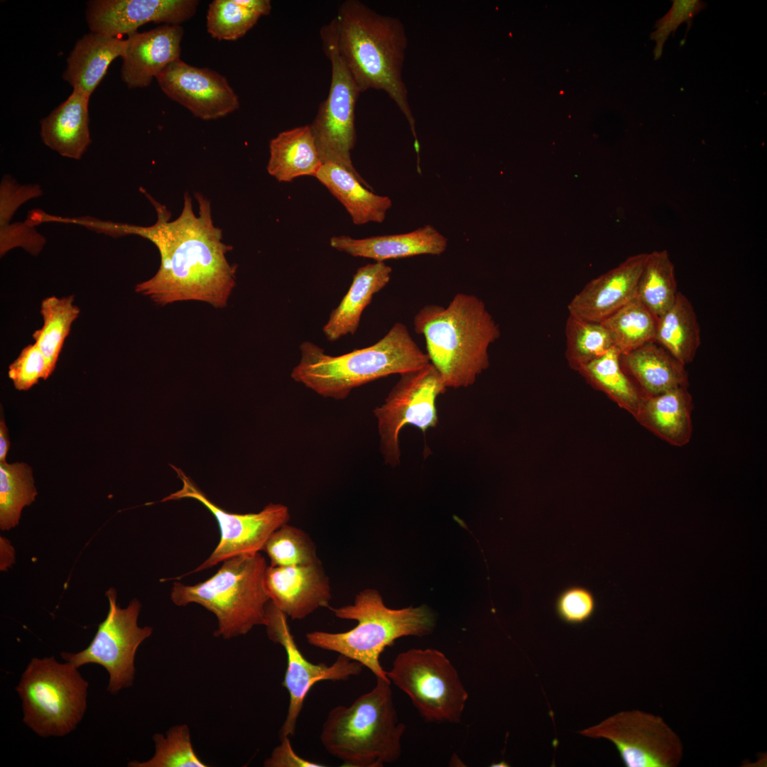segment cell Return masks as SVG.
I'll use <instances>...</instances> for the list:
<instances>
[{
  "label": "cell",
  "instance_id": "14",
  "mask_svg": "<svg viewBox=\"0 0 767 767\" xmlns=\"http://www.w3.org/2000/svg\"><path fill=\"white\" fill-rule=\"evenodd\" d=\"M172 467L181 479L183 487L162 501L185 498L198 501L215 517L220 531L219 543L208 558L194 570L176 579L210 568L236 555L263 550L271 533L290 519L289 508L281 504L270 503L257 513H229L212 502L180 469Z\"/></svg>",
  "mask_w": 767,
  "mask_h": 767
},
{
  "label": "cell",
  "instance_id": "13",
  "mask_svg": "<svg viewBox=\"0 0 767 767\" xmlns=\"http://www.w3.org/2000/svg\"><path fill=\"white\" fill-rule=\"evenodd\" d=\"M579 733L611 741L626 767H676L683 756L678 734L660 716L641 710L618 712Z\"/></svg>",
  "mask_w": 767,
  "mask_h": 767
},
{
  "label": "cell",
  "instance_id": "29",
  "mask_svg": "<svg viewBox=\"0 0 767 767\" xmlns=\"http://www.w3.org/2000/svg\"><path fill=\"white\" fill-rule=\"evenodd\" d=\"M654 342L685 366L695 359L701 343L700 327L692 303L681 292L658 317Z\"/></svg>",
  "mask_w": 767,
  "mask_h": 767
},
{
  "label": "cell",
  "instance_id": "25",
  "mask_svg": "<svg viewBox=\"0 0 767 767\" xmlns=\"http://www.w3.org/2000/svg\"><path fill=\"white\" fill-rule=\"evenodd\" d=\"M692 397L687 386L643 396L636 413L639 420L656 435L674 446L691 439Z\"/></svg>",
  "mask_w": 767,
  "mask_h": 767
},
{
  "label": "cell",
  "instance_id": "32",
  "mask_svg": "<svg viewBox=\"0 0 767 767\" xmlns=\"http://www.w3.org/2000/svg\"><path fill=\"white\" fill-rule=\"evenodd\" d=\"M678 292L669 253L666 250L648 253L636 297L658 318L673 305Z\"/></svg>",
  "mask_w": 767,
  "mask_h": 767
},
{
  "label": "cell",
  "instance_id": "30",
  "mask_svg": "<svg viewBox=\"0 0 767 767\" xmlns=\"http://www.w3.org/2000/svg\"><path fill=\"white\" fill-rule=\"evenodd\" d=\"M43 326L32 334L34 343L43 354L50 375L55 369L64 342L80 310L74 304V295L62 298L55 295L41 301Z\"/></svg>",
  "mask_w": 767,
  "mask_h": 767
},
{
  "label": "cell",
  "instance_id": "6",
  "mask_svg": "<svg viewBox=\"0 0 767 767\" xmlns=\"http://www.w3.org/2000/svg\"><path fill=\"white\" fill-rule=\"evenodd\" d=\"M329 609L339 619L356 621L357 626L339 633L310 631L306 634L307 642L355 660L369 669L376 678L389 682L380 663L385 648L401 637L430 633L435 623L427 606L390 609L374 589L360 592L353 604Z\"/></svg>",
  "mask_w": 767,
  "mask_h": 767
},
{
  "label": "cell",
  "instance_id": "33",
  "mask_svg": "<svg viewBox=\"0 0 767 767\" xmlns=\"http://www.w3.org/2000/svg\"><path fill=\"white\" fill-rule=\"evenodd\" d=\"M621 354L612 348L580 369L619 405L636 414L643 395L622 368Z\"/></svg>",
  "mask_w": 767,
  "mask_h": 767
},
{
  "label": "cell",
  "instance_id": "23",
  "mask_svg": "<svg viewBox=\"0 0 767 767\" xmlns=\"http://www.w3.org/2000/svg\"><path fill=\"white\" fill-rule=\"evenodd\" d=\"M126 40L119 37L90 32L75 43L67 59L62 75L73 89L91 96L105 76L109 66L123 56Z\"/></svg>",
  "mask_w": 767,
  "mask_h": 767
},
{
  "label": "cell",
  "instance_id": "36",
  "mask_svg": "<svg viewBox=\"0 0 767 767\" xmlns=\"http://www.w3.org/2000/svg\"><path fill=\"white\" fill-rule=\"evenodd\" d=\"M271 566L310 565L321 562L316 545L302 529L283 525L273 531L263 547Z\"/></svg>",
  "mask_w": 767,
  "mask_h": 767
},
{
  "label": "cell",
  "instance_id": "34",
  "mask_svg": "<svg viewBox=\"0 0 767 767\" xmlns=\"http://www.w3.org/2000/svg\"><path fill=\"white\" fill-rule=\"evenodd\" d=\"M38 492L32 468L24 462H0V528L16 526L23 507L35 501Z\"/></svg>",
  "mask_w": 767,
  "mask_h": 767
},
{
  "label": "cell",
  "instance_id": "24",
  "mask_svg": "<svg viewBox=\"0 0 767 767\" xmlns=\"http://www.w3.org/2000/svg\"><path fill=\"white\" fill-rule=\"evenodd\" d=\"M391 272V267L384 262L368 263L357 270L347 293L322 328L328 341L334 342L348 334H355L363 311L371 303L373 295L388 284Z\"/></svg>",
  "mask_w": 767,
  "mask_h": 767
},
{
  "label": "cell",
  "instance_id": "2",
  "mask_svg": "<svg viewBox=\"0 0 767 767\" xmlns=\"http://www.w3.org/2000/svg\"><path fill=\"white\" fill-rule=\"evenodd\" d=\"M332 21L339 54L361 92L374 89L389 96L410 126L418 153L415 121L403 80L408 46L403 23L359 0L342 3Z\"/></svg>",
  "mask_w": 767,
  "mask_h": 767
},
{
  "label": "cell",
  "instance_id": "8",
  "mask_svg": "<svg viewBox=\"0 0 767 767\" xmlns=\"http://www.w3.org/2000/svg\"><path fill=\"white\" fill-rule=\"evenodd\" d=\"M88 686L68 662L60 663L53 656L32 658L16 687L24 723L43 737L69 734L83 717Z\"/></svg>",
  "mask_w": 767,
  "mask_h": 767
},
{
  "label": "cell",
  "instance_id": "43",
  "mask_svg": "<svg viewBox=\"0 0 767 767\" xmlns=\"http://www.w3.org/2000/svg\"><path fill=\"white\" fill-rule=\"evenodd\" d=\"M42 193L38 185H20L10 176L5 175L0 186V225L9 223L21 205Z\"/></svg>",
  "mask_w": 767,
  "mask_h": 767
},
{
  "label": "cell",
  "instance_id": "26",
  "mask_svg": "<svg viewBox=\"0 0 767 767\" xmlns=\"http://www.w3.org/2000/svg\"><path fill=\"white\" fill-rule=\"evenodd\" d=\"M625 372L632 376L643 396L687 386L685 366L656 342L621 354Z\"/></svg>",
  "mask_w": 767,
  "mask_h": 767
},
{
  "label": "cell",
  "instance_id": "12",
  "mask_svg": "<svg viewBox=\"0 0 767 767\" xmlns=\"http://www.w3.org/2000/svg\"><path fill=\"white\" fill-rule=\"evenodd\" d=\"M109 609L106 619L88 647L77 653L62 652V658L76 668L87 663L103 666L109 675L107 690L116 694L132 685L135 675V655L138 647L153 632L151 626L138 625L141 604L132 599L124 609L116 604V592H106Z\"/></svg>",
  "mask_w": 767,
  "mask_h": 767
},
{
  "label": "cell",
  "instance_id": "40",
  "mask_svg": "<svg viewBox=\"0 0 767 767\" xmlns=\"http://www.w3.org/2000/svg\"><path fill=\"white\" fill-rule=\"evenodd\" d=\"M672 2L671 8L656 22V30L651 34V38L656 43L655 60L661 57L664 44L670 33H674L683 23L690 26L693 18L707 6V3L700 0H674Z\"/></svg>",
  "mask_w": 767,
  "mask_h": 767
},
{
  "label": "cell",
  "instance_id": "4",
  "mask_svg": "<svg viewBox=\"0 0 767 767\" xmlns=\"http://www.w3.org/2000/svg\"><path fill=\"white\" fill-rule=\"evenodd\" d=\"M301 359L291 378L324 398H346L351 391L391 374L430 363L407 327L396 322L376 343L340 356H330L309 341L300 345Z\"/></svg>",
  "mask_w": 767,
  "mask_h": 767
},
{
  "label": "cell",
  "instance_id": "17",
  "mask_svg": "<svg viewBox=\"0 0 767 767\" xmlns=\"http://www.w3.org/2000/svg\"><path fill=\"white\" fill-rule=\"evenodd\" d=\"M195 0H92L86 19L91 32L128 36L149 22L179 25L196 12Z\"/></svg>",
  "mask_w": 767,
  "mask_h": 767
},
{
  "label": "cell",
  "instance_id": "18",
  "mask_svg": "<svg viewBox=\"0 0 767 767\" xmlns=\"http://www.w3.org/2000/svg\"><path fill=\"white\" fill-rule=\"evenodd\" d=\"M264 585L270 601L293 620L303 619L320 608L330 607L331 586L321 562L268 565Z\"/></svg>",
  "mask_w": 767,
  "mask_h": 767
},
{
  "label": "cell",
  "instance_id": "35",
  "mask_svg": "<svg viewBox=\"0 0 767 767\" xmlns=\"http://www.w3.org/2000/svg\"><path fill=\"white\" fill-rule=\"evenodd\" d=\"M565 333L566 357L578 369L614 348L610 334L601 322L569 313Z\"/></svg>",
  "mask_w": 767,
  "mask_h": 767
},
{
  "label": "cell",
  "instance_id": "9",
  "mask_svg": "<svg viewBox=\"0 0 767 767\" xmlns=\"http://www.w3.org/2000/svg\"><path fill=\"white\" fill-rule=\"evenodd\" d=\"M386 675L427 721L461 722L468 693L443 653L433 648L401 652Z\"/></svg>",
  "mask_w": 767,
  "mask_h": 767
},
{
  "label": "cell",
  "instance_id": "46",
  "mask_svg": "<svg viewBox=\"0 0 767 767\" xmlns=\"http://www.w3.org/2000/svg\"><path fill=\"white\" fill-rule=\"evenodd\" d=\"M10 447L9 430L2 415L0 420V462H6Z\"/></svg>",
  "mask_w": 767,
  "mask_h": 767
},
{
  "label": "cell",
  "instance_id": "19",
  "mask_svg": "<svg viewBox=\"0 0 767 767\" xmlns=\"http://www.w3.org/2000/svg\"><path fill=\"white\" fill-rule=\"evenodd\" d=\"M648 255L642 253L631 256L592 280L572 298L567 305L569 313L601 322L636 297Z\"/></svg>",
  "mask_w": 767,
  "mask_h": 767
},
{
  "label": "cell",
  "instance_id": "42",
  "mask_svg": "<svg viewBox=\"0 0 767 767\" xmlns=\"http://www.w3.org/2000/svg\"><path fill=\"white\" fill-rule=\"evenodd\" d=\"M0 254L4 256L13 248L21 247L32 255L43 249L45 238L26 222L9 223L0 227Z\"/></svg>",
  "mask_w": 767,
  "mask_h": 767
},
{
  "label": "cell",
  "instance_id": "28",
  "mask_svg": "<svg viewBox=\"0 0 767 767\" xmlns=\"http://www.w3.org/2000/svg\"><path fill=\"white\" fill-rule=\"evenodd\" d=\"M268 173L279 182L315 177L322 164L310 125L279 133L269 143Z\"/></svg>",
  "mask_w": 767,
  "mask_h": 767
},
{
  "label": "cell",
  "instance_id": "10",
  "mask_svg": "<svg viewBox=\"0 0 767 767\" xmlns=\"http://www.w3.org/2000/svg\"><path fill=\"white\" fill-rule=\"evenodd\" d=\"M320 37L331 63V82L328 95L310 127L322 163L344 167L371 188L356 170L351 158L357 140L355 108L361 91L339 54L332 20L322 27Z\"/></svg>",
  "mask_w": 767,
  "mask_h": 767
},
{
  "label": "cell",
  "instance_id": "5",
  "mask_svg": "<svg viewBox=\"0 0 767 767\" xmlns=\"http://www.w3.org/2000/svg\"><path fill=\"white\" fill-rule=\"evenodd\" d=\"M391 684L376 678L371 691L328 712L320 741L344 766L380 767L400 758L406 726L399 722Z\"/></svg>",
  "mask_w": 767,
  "mask_h": 767
},
{
  "label": "cell",
  "instance_id": "1",
  "mask_svg": "<svg viewBox=\"0 0 767 767\" xmlns=\"http://www.w3.org/2000/svg\"><path fill=\"white\" fill-rule=\"evenodd\" d=\"M155 207L156 222L138 226L81 217L78 224L97 233L114 237L137 235L152 242L161 256L160 267L151 278L138 283L136 293L155 303L165 305L184 300H198L215 308L227 305L236 285V266L226 257L232 247L222 241V230L214 225L210 202L195 193L199 211L185 193L180 214L170 221V212L144 192Z\"/></svg>",
  "mask_w": 767,
  "mask_h": 767
},
{
  "label": "cell",
  "instance_id": "21",
  "mask_svg": "<svg viewBox=\"0 0 767 767\" xmlns=\"http://www.w3.org/2000/svg\"><path fill=\"white\" fill-rule=\"evenodd\" d=\"M330 246L352 256L372 259L376 262L417 255H440L447 247V239L428 224L410 232L354 239L334 236Z\"/></svg>",
  "mask_w": 767,
  "mask_h": 767
},
{
  "label": "cell",
  "instance_id": "11",
  "mask_svg": "<svg viewBox=\"0 0 767 767\" xmlns=\"http://www.w3.org/2000/svg\"><path fill=\"white\" fill-rule=\"evenodd\" d=\"M384 403L374 410L378 420L380 450L386 464H399V433L406 425L425 433L438 423L436 400L447 388L440 374L430 362L419 369L402 373Z\"/></svg>",
  "mask_w": 767,
  "mask_h": 767
},
{
  "label": "cell",
  "instance_id": "15",
  "mask_svg": "<svg viewBox=\"0 0 767 767\" xmlns=\"http://www.w3.org/2000/svg\"><path fill=\"white\" fill-rule=\"evenodd\" d=\"M265 626L269 639L281 645L286 653L287 667L282 685L288 692L289 704L279 737H291L295 733L298 717L311 688L320 681L346 680L358 675L363 665L342 655L330 665L309 661L298 647L288 617L271 601L266 606Z\"/></svg>",
  "mask_w": 767,
  "mask_h": 767
},
{
  "label": "cell",
  "instance_id": "16",
  "mask_svg": "<svg viewBox=\"0 0 767 767\" xmlns=\"http://www.w3.org/2000/svg\"><path fill=\"white\" fill-rule=\"evenodd\" d=\"M163 92L203 120L224 117L239 107V99L227 78L207 67H197L180 59L170 64L156 78Z\"/></svg>",
  "mask_w": 767,
  "mask_h": 767
},
{
  "label": "cell",
  "instance_id": "3",
  "mask_svg": "<svg viewBox=\"0 0 767 767\" xmlns=\"http://www.w3.org/2000/svg\"><path fill=\"white\" fill-rule=\"evenodd\" d=\"M430 362L446 388H467L489 366V348L501 336L499 325L477 296L456 294L447 307L426 305L415 315Z\"/></svg>",
  "mask_w": 767,
  "mask_h": 767
},
{
  "label": "cell",
  "instance_id": "44",
  "mask_svg": "<svg viewBox=\"0 0 767 767\" xmlns=\"http://www.w3.org/2000/svg\"><path fill=\"white\" fill-rule=\"evenodd\" d=\"M281 739V744L272 751L263 763L266 767H324L325 765L305 759L293 750L290 737Z\"/></svg>",
  "mask_w": 767,
  "mask_h": 767
},
{
  "label": "cell",
  "instance_id": "39",
  "mask_svg": "<svg viewBox=\"0 0 767 767\" xmlns=\"http://www.w3.org/2000/svg\"><path fill=\"white\" fill-rule=\"evenodd\" d=\"M8 375L14 388L27 391L43 379L50 377L46 359L35 344L26 346L17 358L9 365Z\"/></svg>",
  "mask_w": 767,
  "mask_h": 767
},
{
  "label": "cell",
  "instance_id": "41",
  "mask_svg": "<svg viewBox=\"0 0 767 767\" xmlns=\"http://www.w3.org/2000/svg\"><path fill=\"white\" fill-rule=\"evenodd\" d=\"M595 607L593 594L580 586H572L565 589L560 594L555 603V610L560 619L572 625L588 621L594 614Z\"/></svg>",
  "mask_w": 767,
  "mask_h": 767
},
{
  "label": "cell",
  "instance_id": "45",
  "mask_svg": "<svg viewBox=\"0 0 767 767\" xmlns=\"http://www.w3.org/2000/svg\"><path fill=\"white\" fill-rule=\"evenodd\" d=\"M238 2L258 16H267L271 11L269 0H237Z\"/></svg>",
  "mask_w": 767,
  "mask_h": 767
},
{
  "label": "cell",
  "instance_id": "38",
  "mask_svg": "<svg viewBox=\"0 0 767 767\" xmlns=\"http://www.w3.org/2000/svg\"><path fill=\"white\" fill-rule=\"evenodd\" d=\"M260 17L237 0H214L207 14V30L216 39L235 40L243 37Z\"/></svg>",
  "mask_w": 767,
  "mask_h": 767
},
{
  "label": "cell",
  "instance_id": "37",
  "mask_svg": "<svg viewBox=\"0 0 767 767\" xmlns=\"http://www.w3.org/2000/svg\"><path fill=\"white\" fill-rule=\"evenodd\" d=\"M155 754L146 761H133L131 767H207L195 752L186 724H178L170 728L165 734H156L153 736Z\"/></svg>",
  "mask_w": 767,
  "mask_h": 767
},
{
  "label": "cell",
  "instance_id": "31",
  "mask_svg": "<svg viewBox=\"0 0 767 767\" xmlns=\"http://www.w3.org/2000/svg\"><path fill=\"white\" fill-rule=\"evenodd\" d=\"M658 318L635 297L601 323L621 354L655 341Z\"/></svg>",
  "mask_w": 767,
  "mask_h": 767
},
{
  "label": "cell",
  "instance_id": "27",
  "mask_svg": "<svg viewBox=\"0 0 767 767\" xmlns=\"http://www.w3.org/2000/svg\"><path fill=\"white\" fill-rule=\"evenodd\" d=\"M344 205L353 223L382 222L392 202L367 189L358 178L344 167L334 163H322L315 175Z\"/></svg>",
  "mask_w": 767,
  "mask_h": 767
},
{
  "label": "cell",
  "instance_id": "20",
  "mask_svg": "<svg viewBox=\"0 0 767 767\" xmlns=\"http://www.w3.org/2000/svg\"><path fill=\"white\" fill-rule=\"evenodd\" d=\"M183 28L164 24L129 36L122 56L121 77L129 88L148 86L170 64L180 60Z\"/></svg>",
  "mask_w": 767,
  "mask_h": 767
},
{
  "label": "cell",
  "instance_id": "7",
  "mask_svg": "<svg viewBox=\"0 0 767 767\" xmlns=\"http://www.w3.org/2000/svg\"><path fill=\"white\" fill-rule=\"evenodd\" d=\"M268 564L259 553L236 555L223 561L211 577L195 585L175 581L170 599L177 606L196 603L217 619L216 637L230 639L265 626L270 601L264 585Z\"/></svg>",
  "mask_w": 767,
  "mask_h": 767
},
{
  "label": "cell",
  "instance_id": "22",
  "mask_svg": "<svg viewBox=\"0 0 767 767\" xmlns=\"http://www.w3.org/2000/svg\"><path fill=\"white\" fill-rule=\"evenodd\" d=\"M89 96L73 89L67 99L40 121L43 143L63 157L79 160L91 143Z\"/></svg>",
  "mask_w": 767,
  "mask_h": 767
}]
</instances>
